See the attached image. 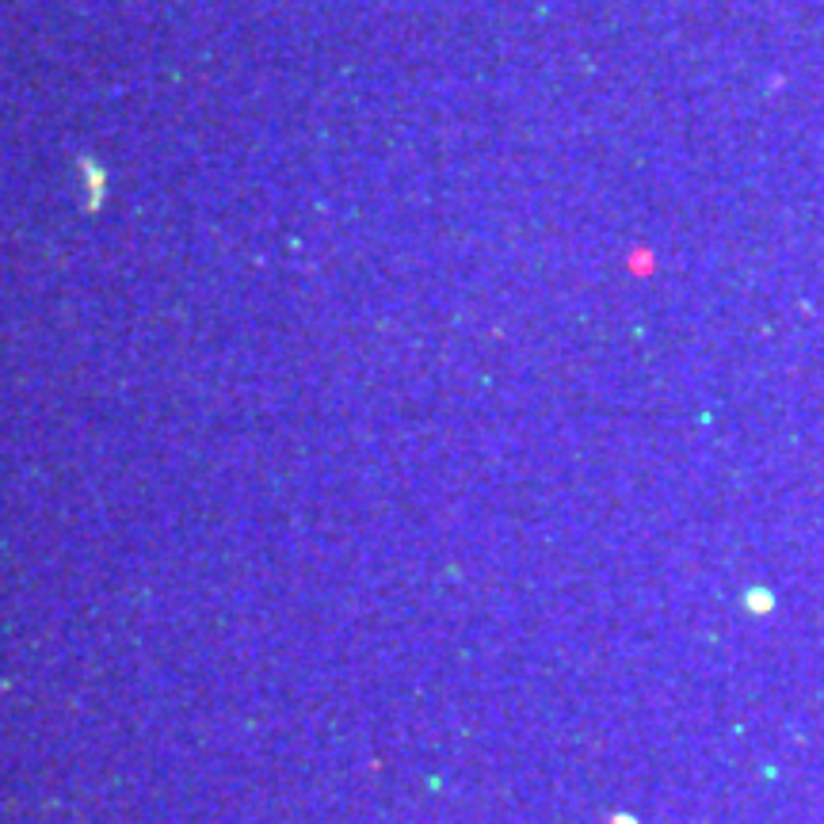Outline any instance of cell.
Segmentation results:
<instances>
[{
  "label": "cell",
  "instance_id": "obj_1",
  "mask_svg": "<svg viewBox=\"0 0 824 824\" xmlns=\"http://www.w3.org/2000/svg\"><path fill=\"white\" fill-rule=\"evenodd\" d=\"M649 267H653V252H649V249L630 252V271H633V275H649Z\"/></svg>",
  "mask_w": 824,
  "mask_h": 824
}]
</instances>
